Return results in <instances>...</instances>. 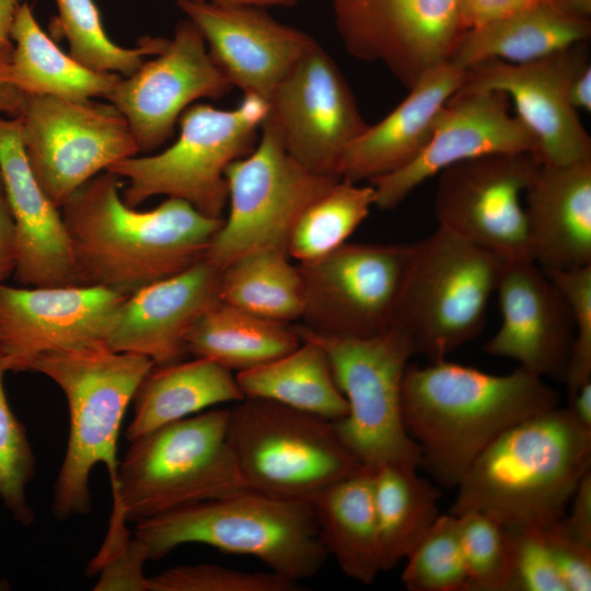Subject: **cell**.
Returning a JSON list of instances; mask_svg holds the SVG:
<instances>
[{"label": "cell", "mask_w": 591, "mask_h": 591, "mask_svg": "<svg viewBox=\"0 0 591 591\" xmlns=\"http://www.w3.org/2000/svg\"><path fill=\"white\" fill-rule=\"evenodd\" d=\"M501 324L485 344L540 378L565 380L575 336L569 308L534 262L505 264L497 288Z\"/></svg>", "instance_id": "22"}, {"label": "cell", "mask_w": 591, "mask_h": 591, "mask_svg": "<svg viewBox=\"0 0 591 591\" xmlns=\"http://www.w3.org/2000/svg\"><path fill=\"white\" fill-rule=\"evenodd\" d=\"M590 23L555 0L534 4L480 26L465 30L449 60L466 70L487 60L525 63L581 44Z\"/></svg>", "instance_id": "27"}, {"label": "cell", "mask_w": 591, "mask_h": 591, "mask_svg": "<svg viewBox=\"0 0 591 591\" xmlns=\"http://www.w3.org/2000/svg\"><path fill=\"white\" fill-rule=\"evenodd\" d=\"M567 97L577 109H591V65L587 50L579 44L567 78Z\"/></svg>", "instance_id": "47"}, {"label": "cell", "mask_w": 591, "mask_h": 591, "mask_svg": "<svg viewBox=\"0 0 591 591\" xmlns=\"http://www.w3.org/2000/svg\"><path fill=\"white\" fill-rule=\"evenodd\" d=\"M219 277L220 270L201 259L126 296L108 317L102 341L154 366L183 360L189 331L220 300Z\"/></svg>", "instance_id": "23"}, {"label": "cell", "mask_w": 591, "mask_h": 591, "mask_svg": "<svg viewBox=\"0 0 591 591\" xmlns=\"http://www.w3.org/2000/svg\"><path fill=\"white\" fill-rule=\"evenodd\" d=\"M153 362L146 356L118 352L103 341L47 354L33 371L51 379L69 408V439L55 480L51 511L56 519L85 515L92 508L90 475L104 464L116 485L117 442L124 415Z\"/></svg>", "instance_id": "5"}, {"label": "cell", "mask_w": 591, "mask_h": 591, "mask_svg": "<svg viewBox=\"0 0 591 591\" xmlns=\"http://www.w3.org/2000/svg\"><path fill=\"white\" fill-rule=\"evenodd\" d=\"M537 152L535 137L509 112L505 93H455L424 150L404 167L369 182L374 189V206L394 209L425 181L457 162L493 154L537 157Z\"/></svg>", "instance_id": "18"}, {"label": "cell", "mask_w": 591, "mask_h": 591, "mask_svg": "<svg viewBox=\"0 0 591 591\" xmlns=\"http://www.w3.org/2000/svg\"><path fill=\"white\" fill-rule=\"evenodd\" d=\"M576 47L525 63L483 61L465 70L456 93H505L513 102L515 115L535 137L542 164L591 161V138L567 97Z\"/></svg>", "instance_id": "20"}, {"label": "cell", "mask_w": 591, "mask_h": 591, "mask_svg": "<svg viewBox=\"0 0 591 591\" xmlns=\"http://www.w3.org/2000/svg\"><path fill=\"white\" fill-rule=\"evenodd\" d=\"M149 556L144 546L134 536L114 548L92 571L100 573L95 591H150L149 577L143 567Z\"/></svg>", "instance_id": "44"}, {"label": "cell", "mask_w": 591, "mask_h": 591, "mask_svg": "<svg viewBox=\"0 0 591 591\" xmlns=\"http://www.w3.org/2000/svg\"><path fill=\"white\" fill-rule=\"evenodd\" d=\"M126 296L84 286H0V357L7 371H33L50 352L102 341Z\"/></svg>", "instance_id": "19"}, {"label": "cell", "mask_w": 591, "mask_h": 591, "mask_svg": "<svg viewBox=\"0 0 591 591\" xmlns=\"http://www.w3.org/2000/svg\"><path fill=\"white\" fill-rule=\"evenodd\" d=\"M541 161L532 153L493 154L457 162L438 175V227L505 264L531 259L522 197Z\"/></svg>", "instance_id": "14"}, {"label": "cell", "mask_w": 591, "mask_h": 591, "mask_svg": "<svg viewBox=\"0 0 591 591\" xmlns=\"http://www.w3.org/2000/svg\"><path fill=\"white\" fill-rule=\"evenodd\" d=\"M150 591H293L297 582L274 571L247 572L211 564L179 565L149 577Z\"/></svg>", "instance_id": "40"}, {"label": "cell", "mask_w": 591, "mask_h": 591, "mask_svg": "<svg viewBox=\"0 0 591 591\" xmlns=\"http://www.w3.org/2000/svg\"><path fill=\"white\" fill-rule=\"evenodd\" d=\"M267 104L263 125L287 152L312 172L339 178L345 152L368 124L339 67L317 42L293 65Z\"/></svg>", "instance_id": "15"}, {"label": "cell", "mask_w": 591, "mask_h": 591, "mask_svg": "<svg viewBox=\"0 0 591 591\" xmlns=\"http://www.w3.org/2000/svg\"><path fill=\"white\" fill-rule=\"evenodd\" d=\"M235 374L244 397L263 398L337 421L348 413L326 351L314 340Z\"/></svg>", "instance_id": "31"}, {"label": "cell", "mask_w": 591, "mask_h": 591, "mask_svg": "<svg viewBox=\"0 0 591 591\" xmlns=\"http://www.w3.org/2000/svg\"><path fill=\"white\" fill-rule=\"evenodd\" d=\"M373 187L338 179L297 220L287 252L299 264L332 253L346 242L374 206Z\"/></svg>", "instance_id": "35"}, {"label": "cell", "mask_w": 591, "mask_h": 591, "mask_svg": "<svg viewBox=\"0 0 591 591\" xmlns=\"http://www.w3.org/2000/svg\"><path fill=\"white\" fill-rule=\"evenodd\" d=\"M227 439L245 488L278 498L311 501L363 467L334 421L268 399L229 408Z\"/></svg>", "instance_id": "9"}, {"label": "cell", "mask_w": 591, "mask_h": 591, "mask_svg": "<svg viewBox=\"0 0 591 591\" xmlns=\"http://www.w3.org/2000/svg\"><path fill=\"white\" fill-rule=\"evenodd\" d=\"M412 247L346 242L322 258L298 264L305 291L301 325L344 338L391 329Z\"/></svg>", "instance_id": "13"}, {"label": "cell", "mask_w": 591, "mask_h": 591, "mask_svg": "<svg viewBox=\"0 0 591 591\" xmlns=\"http://www.w3.org/2000/svg\"><path fill=\"white\" fill-rule=\"evenodd\" d=\"M200 32L208 50L233 86L268 101L316 42L308 33L271 16L266 8L176 1Z\"/></svg>", "instance_id": "21"}, {"label": "cell", "mask_w": 591, "mask_h": 591, "mask_svg": "<svg viewBox=\"0 0 591 591\" xmlns=\"http://www.w3.org/2000/svg\"><path fill=\"white\" fill-rule=\"evenodd\" d=\"M509 531L512 543L510 591H566L541 528Z\"/></svg>", "instance_id": "42"}, {"label": "cell", "mask_w": 591, "mask_h": 591, "mask_svg": "<svg viewBox=\"0 0 591 591\" xmlns=\"http://www.w3.org/2000/svg\"><path fill=\"white\" fill-rule=\"evenodd\" d=\"M560 520L572 535L591 544V471L580 480Z\"/></svg>", "instance_id": "46"}, {"label": "cell", "mask_w": 591, "mask_h": 591, "mask_svg": "<svg viewBox=\"0 0 591 591\" xmlns=\"http://www.w3.org/2000/svg\"><path fill=\"white\" fill-rule=\"evenodd\" d=\"M301 343L293 326L265 318L221 300L196 321L186 338L187 355L244 371L279 358Z\"/></svg>", "instance_id": "32"}, {"label": "cell", "mask_w": 591, "mask_h": 591, "mask_svg": "<svg viewBox=\"0 0 591 591\" xmlns=\"http://www.w3.org/2000/svg\"><path fill=\"white\" fill-rule=\"evenodd\" d=\"M244 395L233 371L207 358L194 357L152 366L132 397L134 416L126 430L130 442L160 427Z\"/></svg>", "instance_id": "28"}, {"label": "cell", "mask_w": 591, "mask_h": 591, "mask_svg": "<svg viewBox=\"0 0 591 591\" xmlns=\"http://www.w3.org/2000/svg\"><path fill=\"white\" fill-rule=\"evenodd\" d=\"M556 406V391L519 367L491 374L443 359L408 364L402 383L406 430L420 450L421 465L445 487H456L508 428Z\"/></svg>", "instance_id": "2"}, {"label": "cell", "mask_w": 591, "mask_h": 591, "mask_svg": "<svg viewBox=\"0 0 591 591\" xmlns=\"http://www.w3.org/2000/svg\"><path fill=\"white\" fill-rule=\"evenodd\" d=\"M412 244L391 328L434 362L479 335L505 263L440 227Z\"/></svg>", "instance_id": "8"}, {"label": "cell", "mask_w": 591, "mask_h": 591, "mask_svg": "<svg viewBox=\"0 0 591 591\" xmlns=\"http://www.w3.org/2000/svg\"><path fill=\"white\" fill-rule=\"evenodd\" d=\"M568 396L569 413L581 427L591 431V381L586 382Z\"/></svg>", "instance_id": "50"}, {"label": "cell", "mask_w": 591, "mask_h": 591, "mask_svg": "<svg viewBox=\"0 0 591 591\" xmlns=\"http://www.w3.org/2000/svg\"><path fill=\"white\" fill-rule=\"evenodd\" d=\"M12 49L13 43L0 46V114L19 117L24 107L25 95L3 80Z\"/></svg>", "instance_id": "49"}, {"label": "cell", "mask_w": 591, "mask_h": 591, "mask_svg": "<svg viewBox=\"0 0 591 591\" xmlns=\"http://www.w3.org/2000/svg\"><path fill=\"white\" fill-rule=\"evenodd\" d=\"M560 519L541 528L555 566L566 591H590L591 544L572 535Z\"/></svg>", "instance_id": "43"}, {"label": "cell", "mask_w": 591, "mask_h": 591, "mask_svg": "<svg viewBox=\"0 0 591 591\" xmlns=\"http://www.w3.org/2000/svg\"><path fill=\"white\" fill-rule=\"evenodd\" d=\"M18 260L15 225L9 204L0 194V286L14 275Z\"/></svg>", "instance_id": "48"}, {"label": "cell", "mask_w": 591, "mask_h": 591, "mask_svg": "<svg viewBox=\"0 0 591 591\" xmlns=\"http://www.w3.org/2000/svg\"><path fill=\"white\" fill-rule=\"evenodd\" d=\"M538 0H460L463 31L480 26L523 10Z\"/></svg>", "instance_id": "45"}, {"label": "cell", "mask_w": 591, "mask_h": 591, "mask_svg": "<svg viewBox=\"0 0 591 591\" xmlns=\"http://www.w3.org/2000/svg\"><path fill=\"white\" fill-rule=\"evenodd\" d=\"M232 88L200 32L185 18L163 49L131 76L121 77L105 100L126 118L139 153H150L173 136L188 106L221 99Z\"/></svg>", "instance_id": "17"}, {"label": "cell", "mask_w": 591, "mask_h": 591, "mask_svg": "<svg viewBox=\"0 0 591 591\" xmlns=\"http://www.w3.org/2000/svg\"><path fill=\"white\" fill-rule=\"evenodd\" d=\"M19 117L28 165L59 209L85 182L139 154L126 118L111 103L25 95Z\"/></svg>", "instance_id": "12"}, {"label": "cell", "mask_w": 591, "mask_h": 591, "mask_svg": "<svg viewBox=\"0 0 591 591\" xmlns=\"http://www.w3.org/2000/svg\"><path fill=\"white\" fill-rule=\"evenodd\" d=\"M11 39L14 45L3 80L24 95L106 99L121 78L91 70L65 54L39 26L27 2L16 11Z\"/></svg>", "instance_id": "30"}, {"label": "cell", "mask_w": 591, "mask_h": 591, "mask_svg": "<svg viewBox=\"0 0 591 591\" xmlns=\"http://www.w3.org/2000/svg\"><path fill=\"white\" fill-rule=\"evenodd\" d=\"M524 197L532 262L559 270L591 265V161L541 164Z\"/></svg>", "instance_id": "26"}, {"label": "cell", "mask_w": 591, "mask_h": 591, "mask_svg": "<svg viewBox=\"0 0 591 591\" xmlns=\"http://www.w3.org/2000/svg\"><path fill=\"white\" fill-rule=\"evenodd\" d=\"M347 51L383 65L408 90L449 60L462 33L460 0H331Z\"/></svg>", "instance_id": "16"}, {"label": "cell", "mask_w": 591, "mask_h": 591, "mask_svg": "<svg viewBox=\"0 0 591 591\" xmlns=\"http://www.w3.org/2000/svg\"><path fill=\"white\" fill-rule=\"evenodd\" d=\"M123 188L121 177L103 171L60 208L76 286L128 296L204 259L223 222L173 197L138 210L123 200Z\"/></svg>", "instance_id": "1"}, {"label": "cell", "mask_w": 591, "mask_h": 591, "mask_svg": "<svg viewBox=\"0 0 591 591\" xmlns=\"http://www.w3.org/2000/svg\"><path fill=\"white\" fill-rule=\"evenodd\" d=\"M570 13L587 19L591 14V0H555Z\"/></svg>", "instance_id": "53"}, {"label": "cell", "mask_w": 591, "mask_h": 591, "mask_svg": "<svg viewBox=\"0 0 591 591\" xmlns=\"http://www.w3.org/2000/svg\"><path fill=\"white\" fill-rule=\"evenodd\" d=\"M26 0H0V46L12 43L11 28L18 9Z\"/></svg>", "instance_id": "51"}, {"label": "cell", "mask_w": 591, "mask_h": 591, "mask_svg": "<svg viewBox=\"0 0 591 591\" xmlns=\"http://www.w3.org/2000/svg\"><path fill=\"white\" fill-rule=\"evenodd\" d=\"M0 194H3V185H2L1 174H0Z\"/></svg>", "instance_id": "54"}, {"label": "cell", "mask_w": 591, "mask_h": 591, "mask_svg": "<svg viewBox=\"0 0 591 591\" xmlns=\"http://www.w3.org/2000/svg\"><path fill=\"white\" fill-rule=\"evenodd\" d=\"M465 70L450 60L422 73L408 95L383 119L351 142L339 178L372 181L412 162L429 142L448 101L460 90Z\"/></svg>", "instance_id": "25"}, {"label": "cell", "mask_w": 591, "mask_h": 591, "mask_svg": "<svg viewBox=\"0 0 591 591\" xmlns=\"http://www.w3.org/2000/svg\"><path fill=\"white\" fill-rule=\"evenodd\" d=\"M179 1V0H176ZM181 1H192V2H210V3H222V4H245V5H255L262 8L269 7H293L304 0H181Z\"/></svg>", "instance_id": "52"}, {"label": "cell", "mask_w": 591, "mask_h": 591, "mask_svg": "<svg viewBox=\"0 0 591 591\" xmlns=\"http://www.w3.org/2000/svg\"><path fill=\"white\" fill-rule=\"evenodd\" d=\"M373 471L363 466L333 484L312 503L320 538L350 579L371 584L382 572L373 498Z\"/></svg>", "instance_id": "29"}, {"label": "cell", "mask_w": 591, "mask_h": 591, "mask_svg": "<svg viewBox=\"0 0 591 591\" xmlns=\"http://www.w3.org/2000/svg\"><path fill=\"white\" fill-rule=\"evenodd\" d=\"M224 175L229 212L204 256L219 270L252 252H287L301 213L339 179L302 165L263 124L254 149L229 164Z\"/></svg>", "instance_id": "11"}, {"label": "cell", "mask_w": 591, "mask_h": 591, "mask_svg": "<svg viewBox=\"0 0 591 591\" xmlns=\"http://www.w3.org/2000/svg\"><path fill=\"white\" fill-rule=\"evenodd\" d=\"M0 174L15 225V279L27 287L76 286L61 211L40 188L28 165L20 117H0Z\"/></svg>", "instance_id": "24"}, {"label": "cell", "mask_w": 591, "mask_h": 591, "mask_svg": "<svg viewBox=\"0 0 591 591\" xmlns=\"http://www.w3.org/2000/svg\"><path fill=\"white\" fill-rule=\"evenodd\" d=\"M565 299L575 326L565 382L570 395L591 381V265L575 269H543Z\"/></svg>", "instance_id": "41"}, {"label": "cell", "mask_w": 591, "mask_h": 591, "mask_svg": "<svg viewBox=\"0 0 591 591\" xmlns=\"http://www.w3.org/2000/svg\"><path fill=\"white\" fill-rule=\"evenodd\" d=\"M134 536L152 560L199 543L254 556L294 582L316 575L327 557L310 501L246 488L138 522Z\"/></svg>", "instance_id": "4"}, {"label": "cell", "mask_w": 591, "mask_h": 591, "mask_svg": "<svg viewBox=\"0 0 591 591\" xmlns=\"http://www.w3.org/2000/svg\"><path fill=\"white\" fill-rule=\"evenodd\" d=\"M464 555L467 591H510L512 543L508 528L476 511L455 514Z\"/></svg>", "instance_id": "38"}, {"label": "cell", "mask_w": 591, "mask_h": 591, "mask_svg": "<svg viewBox=\"0 0 591 591\" xmlns=\"http://www.w3.org/2000/svg\"><path fill=\"white\" fill-rule=\"evenodd\" d=\"M58 15L54 25L69 43V55L99 72L131 76L148 56L159 54L165 37L143 36L136 47L116 45L106 34L94 0H55Z\"/></svg>", "instance_id": "36"}, {"label": "cell", "mask_w": 591, "mask_h": 591, "mask_svg": "<svg viewBox=\"0 0 591 591\" xmlns=\"http://www.w3.org/2000/svg\"><path fill=\"white\" fill-rule=\"evenodd\" d=\"M267 109V101L256 95H244L232 109L193 104L178 118L174 143L155 154L124 159L106 171L126 179L121 198L130 207L162 195L222 219L228 205L225 170L254 149Z\"/></svg>", "instance_id": "7"}, {"label": "cell", "mask_w": 591, "mask_h": 591, "mask_svg": "<svg viewBox=\"0 0 591 591\" xmlns=\"http://www.w3.org/2000/svg\"><path fill=\"white\" fill-rule=\"evenodd\" d=\"M229 408L204 410L130 441L112 489L109 526L244 489L227 439Z\"/></svg>", "instance_id": "6"}, {"label": "cell", "mask_w": 591, "mask_h": 591, "mask_svg": "<svg viewBox=\"0 0 591 591\" xmlns=\"http://www.w3.org/2000/svg\"><path fill=\"white\" fill-rule=\"evenodd\" d=\"M402 583L409 591H467L457 517L439 514L406 556Z\"/></svg>", "instance_id": "37"}, {"label": "cell", "mask_w": 591, "mask_h": 591, "mask_svg": "<svg viewBox=\"0 0 591 591\" xmlns=\"http://www.w3.org/2000/svg\"><path fill=\"white\" fill-rule=\"evenodd\" d=\"M418 467L385 464L373 471L382 570L395 568L439 517L440 493Z\"/></svg>", "instance_id": "33"}, {"label": "cell", "mask_w": 591, "mask_h": 591, "mask_svg": "<svg viewBox=\"0 0 591 591\" xmlns=\"http://www.w3.org/2000/svg\"><path fill=\"white\" fill-rule=\"evenodd\" d=\"M282 250L240 256L220 270L219 299L255 315L282 323L301 320L304 281Z\"/></svg>", "instance_id": "34"}, {"label": "cell", "mask_w": 591, "mask_h": 591, "mask_svg": "<svg viewBox=\"0 0 591 591\" xmlns=\"http://www.w3.org/2000/svg\"><path fill=\"white\" fill-rule=\"evenodd\" d=\"M300 338L327 354L336 383L348 405L335 422L337 432L363 466L421 465L418 445L408 434L402 410V383L415 355L406 335L391 328L370 338H344L293 326Z\"/></svg>", "instance_id": "10"}, {"label": "cell", "mask_w": 591, "mask_h": 591, "mask_svg": "<svg viewBox=\"0 0 591 591\" xmlns=\"http://www.w3.org/2000/svg\"><path fill=\"white\" fill-rule=\"evenodd\" d=\"M5 372L0 357V498L12 517L27 526L35 518L25 494L35 474V456L25 427L9 406L3 381Z\"/></svg>", "instance_id": "39"}, {"label": "cell", "mask_w": 591, "mask_h": 591, "mask_svg": "<svg viewBox=\"0 0 591 591\" xmlns=\"http://www.w3.org/2000/svg\"><path fill=\"white\" fill-rule=\"evenodd\" d=\"M589 471L591 431L556 406L498 436L456 486L450 512H482L508 529L542 528L565 514Z\"/></svg>", "instance_id": "3"}]
</instances>
